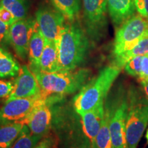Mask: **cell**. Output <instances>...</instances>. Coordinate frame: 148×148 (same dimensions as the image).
I'll use <instances>...</instances> for the list:
<instances>
[{
	"mask_svg": "<svg viewBox=\"0 0 148 148\" xmlns=\"http://www.w3.org/2000/svg\"><path fill=\"white\" fill-rule=\"evenodd\" d=\"M90 44L89 37L78 21L64 24L58 43L60 71H72L82 65L89 52Z\"/></svg>",
	"mask_w": 148,
	"mask_h": 148,
	"instance_id": "1",
	"label": "cell"
},
{
	"mask_svg": "<svg viewBox=\"0 0 148 148\" xmlns=\"http://www.w3.org/2000/svg\"><path fill=\"white\" fill-rule=\"evenodd\" d=\"M32 72L34 74L42 92L47 96L53 94L69 95L78 92L88 82L91 75V71L86 68L53 73L40 69Z\"/></svg>",
	"mask_w": 148,
	"mask_h": 148,
	"instance_id": "2",
	"label": "cell"
},
{
	"mask_svg": "<svg viewBox=\"0 0 148 148\" xmlns=\"http://www.w3.org/2000/svg\"><path fill=\"white\" fill-rule=\"evenodd\" d=\"M121 70L114 64L107 66L81 88L73 99V107L79 115L104 102Z\"/></svg>",
	"mask_w": 148,
	"mask_h": 148,
	"instance_id": "3",
	"label": "cell"
},
{
	"mask_svg": "<svg viewBox=\"0 0 148 148\" xmlns=\"http://www.w3.org/2000/svg\"><path fill=\"white\" fill-rule=\"evenodd\" d=\"M125 138L127 147L136 148L148 124V97L134 86L127 91Z\"/></svg>",
	"mask_w": 148,
	"mask_h": 148,
	"instance_id": "4",
	"label": "cell"
},
{
	"mask_svg": "<svg viewBox=\"0 0 148 148\" xmlns=\"http://www.w3.org/2000/svg\"><path fill=\"white\" fill-rule=\"evenodd\" d=\"M148 36V18L134 14L120 25L116 30L113 45L114 57L134 47Z\"/></svg>",
	"mask_w": 148,
	"mask_h": 148,
	"instance_id": "5",
	"label": "cell"
},
{
	"mask_svg": "<svg viewBox=\"0 0 148 148\" xmlns=\"http://www.w3.org/2000/svg\"><path fill=\"white\" fill-rule=\"evenodd\" d=\"M84 29L90 40L99 41L108 25L107 0H82Z\"/></svg>",
	"mask_w": 148,
	"mask_h": 148,
	"instance_id": "6",
	"label": "cell"
},
{
	"mask_svg": "<svg viewBox=\"0 0 148 148\" xmlns=\"http://www.w3.org/2000/svg\"><path fill=\"white\" fill-rule=\"evenodd\" d=\"M48 101L49 96L42 92L34 97L17 98L5 101L4 104L0 107V125L23 122L36 107Z\"/></svg>",
	"mask_w": 148,
	"mask_h": 148,
	"instance_id": "7",
	"label": "cell"
},
{
	"mask_svg": "<svg viewBox=\"0 0 148 148\" xmlns=\"http://www.w3.org/2000/svg\"><path fill=\"white\" fill-rule=\"evenodd\" d=\"M37 28L36 18L32 17L18 20L9 27L7 42L22 60H25L28 57L29 42Z\"/></svg>",
	"mask_w": 148,
	"mask_h": 148,
	"instance_id": "8",
	"label": "cell"
},
{
	"mask_svg": "<svg viewBox=\"0 0 148 148\" xmlns=\"http://www.w3.org/2000/svg\"><path fill=\"white\" fill-rule=\"evenodd\" d=\"M110 132L112 148H128L125 138V122L128 106L127 92L122 94L114 103L110 102Z\"/></svg>",
	"mask_w": 148,
	"mask_h": 148,
	"instance_id": "9",
	"label": "cell"
},
{
	"mask_svg": "<svg viewBox=\"0 0 148 148\" xmlns=\"http://www.w3.org/2000/svg\"><path fill=\"white\" fill-rule=\"evenodd\" d=\"M65 20V17L60 12L47 5H41L36 12L38 28L45 40L53 41L57 44Z\"/></svg>",
	"mask_w": 148,
	"mask_h": 148,
	"instance_id": "10",
	"label": "cell"
},
{
	"mask_svg": "<svg viewBox=\"0 0 148 148\" xmlns=\"http://www.w3.org/2000/svg\"><path fill=\"white\" fill-rule=\"evenodd\" d=\"M14 88L6 101L17 98L31 97L39 95L42 92L41 88L34 74L29 69L28 65L23 64L16 79H14Z\"/></svg>",
	"mask_w": 148,
	"mask_h": 148,
	"instance_id": "11",
	"label": "cell"
},
{
	"mask_svg": "<svg viewBox=\"0 0 148 148\" xmlns=\"http://www.w3.org/2000/svg\"><path fill=\"white\" fill-rule=\"evenodd\" d=\"M51 112L47 103L40 104L32 111L23 121L32 134L45 136L51 122Z\"/></svg>",
	"mask_w": 148,
	"mask_h": 148,
	"instance_id": "12",
	"label": "cell"
},
{
	"mask_svg": "<svg viewBox=\"0 0 148 148\" xmlns=\"http://www.w3.org/2000/svg\"><path fill=\"white\" fill-rule=\"evenodd\" d=\"M104 115V102H101L91 110L79 114L82 130L90 143L95 142L100 129Z\"/></svg>",
	"mask_w": 148,
	"mask_h": 148,
	"instance_id": "13",
	"label": "cell"
},
{
	"mask_svg": "<svg viewBox=\"0 0 148 148\" xmlns=\"http://www.w3.org/2000/svg\"><path fill=\"white\" fill-rule=\"evenodd\" d=\"M108 12L116 27H119L135 14L134 0H107Z\"/></svg>",
	"mask_w": 148,
	"mask_h": 148,
	"instance_id": "14",
	"label": "cell"
},
{
	"mask_svg": "<svg viewBox=\"0 0 148 148\" xmlns=\"http://www.w3.org/2000/svg\"><path fill=\"white\" fill-rule=\"evenodd\" d=\"M40 70L49 73L60 71L56 42L45 40V47L40 61Z\"/></svg>",
	"mask_w": 148,
	"mask_h": 148,
	"instance_id": "15",
	"label": "cell"
},
{
	"mask_svg": "<svg viewBox=\"0 0 148 148\" xmlns=\"http://www.w3.org/2000/svg\"><path fill=\"white\" fill-rule=\"evenodd\" d=\"M44 47L45 38L37 28L33 33L29 45L28 66L32 71L40 69V61Z\"/></svg>",
	"mask_w": 148,
	"mask_h": 148,
	"instance_id": "16",
	"label": "cell"
},
{
	"mask_svg": "<svg viewBox=\"0 0 148 148\" xmlns=\"http://www.w3.org/2000/svg\"><path fill=\"white\" fill-rule=\"evenodd\" d=\"M56 10L68 22L77 21L82 10V0H49Z\"/></svg>",
	"mask_w": 148,
	"mask_h": 148,
	"instance_id": "17",
	"label": "cell"
},
{
	"mask_svg": "<svg viewBox=\"0 0 148 148\" xmlns=\"http://www.w3.org/2000/svg\"><path fill=\"white\" fill-rule=\"evenodd\" d=\"M21 66L13 56L0 46V78L16 77Z\"/></svg>",
	"mask_w": 148,
	"mask_h": 148,
	"instance_id": "18",
	"label": "cell"
},
{
	"mask_svg": "<svg viewBox=\"0 0 148 148\" xmlns=\"http://www.w3.org/2000/svg\"><path fill=\"white\" fill-rule=\"evenodd\" d=\"M25 123L22 121L0 125V148H11Z\"/></svg>",
	"mask_w": 148,
	"mask_h": 148,
	"instance_id": "19",
	"label": "cell"
},
{
	"mask_svg": "<svg viewBox=\"0 0 148 148\" xmlns=\"http://www.w3.org/2000/svg\"><path fill=\"white\" fill-rule=\"evenodd\" d=\"M110 105L108 101L104 104V115L100 129L95 138V143L98 148H112L110 132Z\"/></svg>",
	"mask_w": 148,
	"mask_h": 148,
	"instance_id": "20",
	"label": "cell"
},
{
	"mask_svg": "<svg viewBox=\"0 0 148 148\" xmlns=\"http://www.w3.org/2000/svg\"><path fill=\"white\" fill-rule=\"evenodd\" d=\"M148 53V36H145L140 42L133 47L132 49L121 53L119 56L114 57V65L122 69L124 67L125 64L134 57L138 56H144Z\"/></svg>",
	"mask_w": 148,
	"mask_h": 148,
	"instance_id": "21",
	"label": "cell"
},
{
	"mask_svg": "<svg viewBox=\"0 0 148 148\" xmlns=\"http://www.w3.org/2000/svg\"><path fill=\"white\" fill-rule=\"evenodd\" d=\"M0 6L10 11L18 21L27 18L30 0H1Z\"/></svg>",
	"mask_w": 148,
	"mask_h": 148,
	"instance_id": "22",
	"label": "cell"
},
{
	"mask_svg": "<svg viewBox=\"0 0 148 148\" xmlns=\"http://www.w3.org/2000/svg\"><path fill=\"white\" fill-rule=\"evenodd\" d=\"M44 136L32 134L26 124L11 148H34Z\"/></svg>",
	"mask_w": 148,
	"mask_h": 148,
	"instance_id": "23",
	"label": "cell"
},
{
	"mask_svg": "<svg viewBox=\"0 0 148 148\" xmlns=\"http://www.w3.org/2000/svg\"><path fill=\"white\" fill-rule=\"evenodd\" d=\"M143 56H138L130 59L124 66V70L131 76L139 77L141 71V61Z\"/></svg>",
	"mask_w": 148,
	"mask_h": 148,
	"instance_id": "24",
	"label": "cell"
},
{
	"mask_svg": "<svg viewBox=\"0 0 148 148\" xmlns=\"http://www.w3.org/2000/svg\"><path fill=\"white\" fill-rule=\"evenodd\" d=\"M14 88L13 82L11 81L0 79V98L8 97Z\"/></svg>",
	"mask_w": 148,
	"mask_h": 148,
	"instance_id": "25",
	"label": "cell"
},
{
	"mask_svg": "<svg viewBox=\"0 0 148 148\" xmlns=\"http://www.w3.org/2000/svg\"><path fill=\"white\" fill-rule=\"evenodd\" d=\"M0 19L8 26H10L16 21L15 17L10 11L1 6H0Z\"/></svg>",
	"mask_w": 148,
	"mask_h": 148,
	"instance_id": "26",
	"label": "cell"
},
{
	"mask_svg": "<svg viewBox=\"0 0 148 148\" xmlns=\"http://www.w3.org/2000/svg\"><path fill=\"white\" fill-rule=\"evenodd\" d=\"M138 13L148 18V0H134Z\"/></svg>",
	"mask_w": 148,
	"mask_h": 148,
	"instance_id": "27",
	"label": "cell"
},
{
	"mask_svg": "<svg viewBox=\"0 0 148 148\" xmlns=\"http://www.w3.org/2000/svg\"><path fill=\"white\" fill-rule=\"evenodd\" d=\"M148 79V53L143 56L141 61V71L139 77H138V82Z\"/></svg>",
	"mask_w": 148,
	"mask_h": 148,
	"instance_id": "28",
	"label": "cell"
},
{
	"mask_svg": "<svg viewBox=\"0 0 148 148\" xmlns=\"http://www.w3.org/2000/svg\"><path fill=\"white\" fill-rule=\"evenodd\" d=\"M54 144L55 140L53 136L46 135L34 148H52Z\"/></svg>",
	"mask_w": 148,
	"mask_h": 148,
	"instance_id": "29",
	"label": "cell"
},
{
	"mask_svg": "<svg viewBox=\"0 0 148 148\" xmlns=\"http://www.w3.org/2000/svg\"><path fill=\"white\" fill-rule=\"evenodd\" d=\"M9 27L10 26L7 25L0 19V44L8 42L7 39H8Z\"/></svg>",
	"mask_w": 148,
	"mask_h": 148,
	"instance_id": "30",
	"label": "cell"
},
{
	"mask_svg": "<svg viewBox=\"0 0 148 148\" xmlns=\"http://www.w3.org/2000/svg\"><path fill=\"white\" fill-rule=\"evenodd\" d=\"M69 148H91V143L88 144L87 140L80 142V143H75L71 145Z\"/></svg>",
	"mask_w": 148,
	"mask_h": 148,
	"instance_id": "31",
	"label": "cell"
},
{
	"mask_svg": "<svg viewBox=\"0 0 148 148\" xmlns=\"http://www.w3.org/2000/svg\"><path fill=\"white\" fill-rule=\"evenodd\" d=\"M140 84H141L143 88V90L145 92V94L146 96L148 97V79H146V80H143L141 82H140Z\"/></svg>",
	"mask_w": 148,
	"mask_h": 148,
	"instance_id": "32",
	"label": "cell"
},
{
	"mask_svg": "<svg viewBox=\"0 0 148 148\" xmlns=\"http://www.w3.org/2000/svg\"><path fill=\"white\" fill-rule=\"evenodd\" d=\"M91 148H98L97 147V145H96L95 142H93V143H91Z\"/></svg>",
	"mask_w": 148,
	"mask_h": 148,
	"instance_id": "33",
	"label": "cell"
},
{
	"mask_svg": "<svg viewBox=\"0 0 148 148\" xmlns=\"http://www.w3.org/2000/svg\"><path fill=\"white\" fill-rule=\"evenodd\" d=\"M145 137H146V139H147V143H148V130H147V133H146Z\"/></svg>",
	"mask_w": 148,
	"mask_h": 148,
	"instance_id": "34",
	"label": "cell"
},
{
	"mask_svg": "<svg viewBox=\"0 0 148 148\" xmlns=\"http://www.w3.org/2000/svg\"><path fill=\"white\" fill-rule=\"evenodd\" d=\"M0 1H1V0H0Z\"/></svg>",
	"mask_w": 148,
	"mask_h": 148,
	"instance_id": "35",
	"label": "cell"
}]
</instances>
